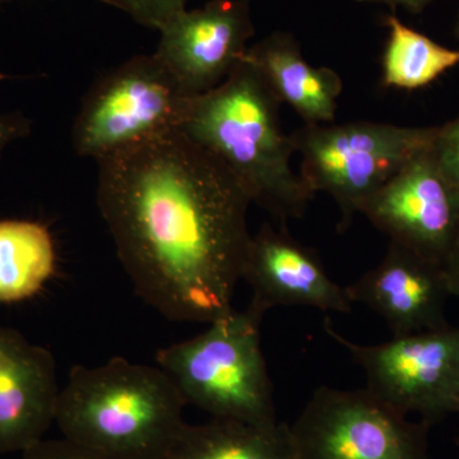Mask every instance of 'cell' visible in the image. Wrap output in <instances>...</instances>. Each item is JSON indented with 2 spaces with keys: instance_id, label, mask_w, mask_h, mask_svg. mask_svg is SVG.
<instances>
[{
  "instance_id": "obj_1",
  "label": "cell",
  "mask_w": 459,
  "mask_h": 459,
  "mask_svg": "<svg viewBox=\"0 0 459 459\" xmlns=\"http://www.w3.org/2000/svg\"><path fill=\"white\" fill-rule=\"evenodd\" d=\"M98 164L100 212L142 300L175 322L232 312L252 238L237 177L180 131Z\"/></svg>"
},
{
  "instance_id": "obj_2",
  "label": "cell",
  "mask_w": 459,
  "mask_h": 459,
  "mask_svg": "<svg viewBox=\"0 0 459 459\" xmlns=\"http://www.w3.org/2000/svg\"><path fill=\"white\" fill-rule=\"evenodd\" d=\"M280 100L244 62L216 89L193 96L179 129L220 160L253 204L280 222L301 219L314 193L291 165V134L281 126Z\"/></svg>"
},
{
  "instance_id": "obj_3",
  "label": "cell",
  "mask_w": 459,
  "mask_h": 459,
  "mask_svg": "<svg viewBox=\"0 0 459 459\" xmlns=\"http://www.w3.org/2000/svg\"><path fill=\"white\" fill-rule=\"evenodd\" d=\"M186 403L160 368L110 359L77 365L57 398L56 424L69 442L126 459H166L186 427Z\"/></svg>"
},
{
  "instance_id": "obj_4",
  "label": "cell",
  "mask_w": 459,
  "mask_h": 459,
  "mask_svg": "<svg viewBox=\"0 0 459 459\" xmlns=\"http://www.w3.org/2000/svg\"><path fill=\"white\" fill-rule=\"evenodd\" d=\"M264 314L247 307L210 323L202 333L156 353L186 401L212 419L274 425L277 419L267 362L262 351Z\"/></svg>"
},
{
  "instance_id": "obj_5",
  "label": "cell",
  "mask_w": 459,
  "mask_h": 459,
  "mask_svg": "<svg viewBox=\"0 0 459 459\" xmlns=\"http://www.w3.org/2000/svg\"><path fill=\"white\" fill-rule=\"evenodd\" d=\"M437 126H402L356 120L307 126L291 133L300 175L312 190L333 199L341 226L351 225L365 202L413 157L429 150Z\"/></svg>"
},
{
  "instance_id": "obj_6",
  "label": "cell",
  "mask_w": 459,
  "mask_h": 459,
  "mask_svg": "<svg viewBox=\"0 0 459 459\" xmlns=\"http://www.w3.org/2000/svg\"><path fill=\"white\" fill-rule=\"evenodd\" d=\"M192 98L155 54L132 57L87 93L72 133L74 150L100 162L178 131Z\"/></svg>"
},
{
  "instance_id": "obj_7",
  "label": "cell",
  "mask_w": 459,
  "mask_h": 459,
  "mask_svg": "<svg viewBox=\"0 0 459 459\" xmlns=\"http://www.w3.org/2000/svg\"><path fill=\"white\" fill-rule=\"evenodd\" d=\"M323 328L364 370L371 394L398 412L418 416L430 427L457 412L459 325L394 336L377 344L353 342L329 318Z\"/></svg>"
},
{
  "instance_id": "obj_8",
  "label": "cell",
  "mask_w": 459,
  "mask_h": 459,
  "mask_svg": "<svg viewBox=\"0 0 459 459\" xmlns=\"http://www.w3.org/2000/svg\"><path fill=\"white\" fill-rule=\"evenodd\" d=\"M430 425L369 389L320 386L290 425L298 459H429Z\"/></svg>"
},
{
  "instance_id": "obj_9",
  "label": "cell",
  "mask_w": 459,
  "mask_h": 459,
  "mask_svg": "<svg viewBox=\"0 0 459 459\" xmlns=\"http://www.w3.org/2000/svg\"><path fill=\"white\" fill-rule=\"evenodd\" d=\"M391 243L444 265L459 238V197L431 147L374 193L361 213Z\"/></svg>"
},
{
  "instance_id": "obj_10",
  "label": "cell",
  "mask_w": 459,
  "mask_h": 459,
  "mask_svg": "<svg viewBox=\"0 0 459 459\" xmlns=\"http://www.w3.org/2000/svg\"><path fill=\"white\" fill-rule=\"evenodd\" d=\"M252 0H211L183 9L160 31L155 56L189 96L216 89L246 59L255 35Z\"/></svg>"
},
{
  "instance_id": "obj_11",
  "label": "cell",
  "mask_w": 459,
  "mask_h": 459,
  "mask_svg": "<svg viewBox=\"0 0 459 459\" xmlns=\"http://www.w3.org/2000/svg\"><path fill=\"white\" fill-rule=\"evenodd\" d=\"M241 280L252 289L249 307L263 314L277 307H314L351 313L346 286L338 285L314 250L290 237L285 228L263 225L247 244Z\"/></svg>"
},
{
  "instance_id": "obj_12",
  "label": "cell",
  "mask_w": 459,
  "mask_h": 459,
  "mask_svg": "<svg viewBox=\"0 0 459 459\" xmlns=\"http://www.w3.org/2000/svg\"><path fill=\"white\" fill-rule=\"evenodd\" d=\"M353 304L367 305L385 320L394 336L442 328L451 298L444 265L391 243L385 258L346 286Z\"/></svg>"
},
{
  "instance_id": "obj_13",
  "label": "cell",
  "mask_w": 459,
  "mask_h": 459,
  "mask_svg": "<svg viewBox=\"0 0 459 459\" xmlns=\"http://www.w3.org/2000/svg\"><path fill=\"white\" fill-rule=\"evenodd\" d=\"M59 394L49 350L0 325V453H23L44 440Z\"/></svg>"
},
{
  "instance_id": "obj_14",
  "label": "cell",
  "mask_w": 459,
  "mask_h": 459,
  "mask_svg": "<svg viewBox=\"0 0 459 459\" xmlns=\"http://www.w3.org/2000/svg\"><path fill=\"white\" fill-rule=\"evenodd\" d=\"M246 60L261 74L281 104L289 105L305 124L334 123L342 78L327 66L310 65L292 33H271L249 47Z\"/></svg>"
},
{
  "instance_id": "obj_15",
  "label": "cell",
  "mask_w": 459,
  "mask_h": 459,
  "mask_svg": "<svg viewBox=\"0 0 459 459\" xmlns=\"http://www.w3.org/2000/svg\"><path fill=\"white\" fill-rule=\"evenodd\" d=\"M166 459H298L290 425L211 419L186 424Z\"/></svg>"
},
{
  "instance_id": "obj_16",
  "label": "cell",
  "mask_w": 459,
  "mask_h": 459,
  "mask_svg": "<svg viewBox=\"0 0 459 459\" xmlns=\"http://www.w3.org/2000/svg\"><path fill=\"white\" fill-rule=\"evenodd\" d=\"M56 267V246L47 226L30 220H0V303L33 298Z\"/></svg>"
},
{
  "instance_id": "obj_17",
  "label": "cell",
  "mask_w": 459,
  "mask_h": 459,
  "mask_svg": "<svg viewBox=\"0 0 459 459\" xmlns=\"http://www.w3.org/2000/svg\"><path fill=\"white\" fill-rule=\"evenodd\" d=\"M388 39L382 57V83L413 91L427 87L459 65V49L437 44L392 14L385 18Z\"/></svg>"
},
{
  "instance_id": "obj_18",
  "label": "cell",
  "mask_w": 459,
  "mask_h": 459,
  "mask_svg": "<svg viewBox=\"0 0 459 459\" xmlns=\"http://www.w3.org/2000/svg\"><path fill=\"white\" fill-rule=\"evenodd\" d=\"M128 14L142 26L159 31L178 12L186 8L189 0H100Z\"/></svg>"
},
{
  "instance_id": "obj_19",
  "label": "cell",
  "mask_w": 459,
  "mask_h": 459,
  "mask_svg": "<svg viewBox=\"0 0 459 459\" xmlns=\"http://www.w3.org/2000/svg\"><path fill=\"white\" fill-rule=\"evenodd\" d=\"M431 153L459 197V117L437 126Z\"/></svg>"
},
{
  "instance_id": "obj_20",
  "label": "cell",
  "mask_w": 459,
  "mask_h": 459,
  "mask_svg": "<svg viewBox=\"0 0 459 459\" xmlns=\"http://www.w3.org/2000/svg\"><path fill=\"white\" fill-rule=\"evenodd\" d=\"M22 459H126L84 448L65 439L41 440L22 453Z\"/></svg>"
},
{
  "instance_id": "obj_21",
  "label": "cell",
  "mask_w": 459,
  "mask_h": 459,
  "mask_svg": "<svg viewBox=\"0 0 459 459\" xmlns=\"http://www.w3.org/2000/svg\"><path fill=\"white\" fill-rule=\"evenodd\" d=\"M29 132V123L20 115H0V157L5 152L9 144Z\"/></svg>"
},
{
  "instance_id": "obj_22",
  "label": "cell",
  "mask_w": 459,
  "mask_h": 459,
  "mask_svg": "<svg viewBox=\"0 0 459 459\" xmlns=\"http://www.w3.org/2000/svg\"><path fill=\"white\" fill-rule=\"evenodd\" d=\"M444 271H446L451 295L453 298L459 299V238L448 261L444 264Z\"/></svg>"
},
{
  "instance_id": "obj_23",
  "label": "cell",
  "mask_w": 459,
  "mask_h": 459,
  "mask_svg": "<svg viewBox=\"0 0 459 459\" xmlns=\"http://www.w3.org/2000/svg\"><path fill=\"white\" fill-rule=\"evenodd\" d=\"M360 3H382L392 7H402L412 13H419L422 9L430 4L433 0H356Z\"/></svg>"
},
{
  "instance_id": "obj_24",
  "label": "cell",
  "mask_w": 459,
  "mask_h": 459,
  "mask_svg": "<svg viewBox=\"0 0 459 459\" xmlns=\"http://www.w3.org/2000/svg\"><path fill=\"white\" fill-rule=\"evenodd\" d=\"M455 36L459 39V13L457 18V23H455Z\"/></svg>"
},
{
  "instance_id": "obj_25",
  "label": "cell",
  "mask_w": 459,
  "mask_h": 459,
  "mask_svg": "<svg viewBox=\"0 0 459 459\" xmlns=\"http://www.w3.org/2000/svg\"><path fill=\"white\" fill-rule=\"evenodd\" d=\"M455 413H458L459 415V392H458V400H457V412Z\"/></svg>"
},
{
  "instance_id": "obj_26",
  "label": "cell",
  "mask_w": 459,
  "mask_h": 459,
  "mask_svg": "<svg viewBox=\"0 0 459 459\" xmlns=\"http://www.w3.org/2000/svg\"><path fill=\"white\" fill-rule=\"evenodd\" d=\"M4 2V0H0V3Z\"/></svg>"
}]
</instances>
